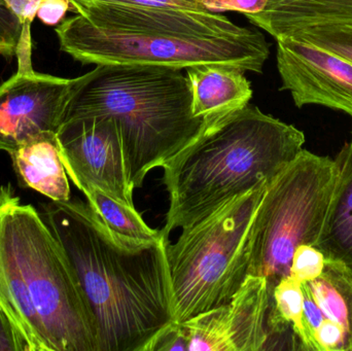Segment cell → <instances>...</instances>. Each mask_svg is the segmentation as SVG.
<instances>
[{
	"instance_id": "cell-1",
	"label": "cell",
	"mask_w": 352,
	"mask_h": 351,
	"mask_svg": "<svg viewBox=\"0 0 352 351\" xmlns=\"http://www.w3.org/2000/svg\"><path fill=\"white\" fill-rule=\"evenodd\" d=\"M41 218L65 253L96 319L99 351H150L175 321L169 239L109 229L78 198L43 204Z\"/></svg>"
},
{
	"instance_id": "cell-2",
	"label": "cell",
	"mask_w": 352,
	"mask_h": 351,
	"mask_svg": "<svg viewBox=\"0 0 352 351\" xmlns=\"http://www.w3.org/2000/svg\"><path fill=\"white\" fill-rule=\"evenodd\" d=\"M0 305L23 351H99L76 272L39 212L10 185L0 187Z\"/></svg>"
},
{
	"instance_id": "cell-3",
	"label": "cell",
	"mask_w": 352,
	"mask_h": 351,
	"mask_svg": "<svg viewBox=\"0 0 352 351\" xmlns=\"http://www.w3.org/2000/svg\"><path fill=\"white\" fill-rule=\"evenodd\" d=\"M295 126L254 105L207 124L162 168L169 208L163 235L188 228L239 196L276 179L304 150Z\"/></svg>"
},
{
	"instance_id": "cell-4",
	"label": "cell",
	"mask_w": 352,
	"mask_h": 351,
	"mask_svg": "<svg viewBox=\"0 0 352 351\" xmlns=\"http://www.w3.org/2000/svg\"><path fill=\"white\" fill-rule=\"evenodd\" d=\"M96 117L119 126L135 190L211 122L192 115L184 70L129 64L96 65L76 78L63 123Z\"/></svg>"
},
{
	"instance_id": "cell-5",
	"label": "cell",
	"mask_w": 352,
	"mask_h": 351,
	"mask_svg": "<svg viewBox=\"0 0 352 351\" xmlns=\"http://www.w3.org/2000/svg\"><path fill=\"white\" fill-rule=\"evenodd\" d=\"M269 183L184 229L175 243L167 242L175 323L228 302L250 276L254 222Z\"/></svg>"
},
{
	"instance_id": "cell-6",
	"label": "cell",
	"mask_w": 352,
	"mask_h": 351,
	"mask_svg": "<svg viewBox=\"0 0 352 351\" xmlns=\"http://www.w3.org/2000/svg\"><path fill=\"white\" fill-rule=\"evenodd\" d=\"M60 47L85 65L129 64L186 70L201 65H227L262 73L270 45L258 30L242 37H186L104 28L80 14L56 28Z\"/></svg>"
},
{
	"instance_id": "cell-7",
	"label": "cell",
	"mask_w": 352,
	"mask_h": 351,
	"mask_svg": "<svg viewBox=\"0 0 352 351\" xmlns=\"http://www.w3.org/2000/svg\"><path fill=\"white\" fill-rule=\"evenodd\" d=\"M336 162L306 150L273 179L258 205L250 275L266 278L274 288L289 276L298 247H316L336 183Z\"/></svg>"
},
{
	"instance_id": "cell-8",
	"label": "cell",
	"mask_w": 352,
	"mask_h": 351,
	"mask_svg": "<svg viewBox=\"0 0 352 351\" xmlns=\"http://www.w3.org/2000/svg\"><path fill=\"white\" fill-rule=\"evenodd\" d=\"M60 156L74 185H96L135 206L123 138L115 120L89 117L66 122L57 133Z\"/></svg>"
},
{
	"instance_id": "cell-9",
	"label": "cell",
	"mask_w": 352,
	"mask_h": 351,
	"mask_svg": "<svg viewBox=\"0 0 352 351\" xmlns=\"http://www.w3.org/2000/svg\"><path fill=\"white\" fill-rule=\"evenodd\" d=\"M76 84L34 70L16 71L0 86V150L57 134Z\"/></svg>"
},
{
	"instance_id": "cell-10",
	"label": "cell",
	"mask_w": 352,
	"mask_h": 351,
	"mask_svg": "<svg viewBox=\"0 0 352 351\" xmlns=\"http://www.w3.org/2000/svg\"><path fill=\"white\" fill-rule=\"evenodd\" d=\"M273 286L250 275L228 302L180 324L188 351L268 350V315Z\"/></svg>"
},
{
	"instance_id": "cell-11",
	"label": "cell",
	"mask_w": 352,
	"mask_h": 351,
	"mask_svg": "<svg viewBox=\"0 0 352 351\" xmlns=\"http://www.w3.org/2000/svg\"><path fill=\"white\" fill-rule=\"evenodd\" d=\"M275 41L280 91H287L299 109L322 105L352 119L351 62L292 36Z\"/></svg>"
},
{
	"instance_id": "cell-12",
	"label": "cell",
	"mask_w": 352,
	"mask_h": 351,
	"mask_svg": "<svg viewBox=\"0 0 352 351\" xmlns=\"http://www.w3.org/2000/svg\"><path fill=\"white\" fill-rule=\"evenodd\" d=\"M70 10L99 27L162 33L186 37H242L256 29L244 28L223 14L188 12L96 0H72Z\"/></svg>"
},
{
	"instance_id": "cell-13",
	"label": "cell",
	"mask_w": 352,
	"mask_h": 351,
	"mask_svg": "<svg viewBox=\"0 0 352 351\" xmlns=\"http://www.w3.org/2000/svg\"><path fill=\"white\" fill-rule=\"evenodd\" d=\"M194 117L213 121L250 104L254 91L245 71L234 66L201 65L184 70Z\"/></svg>"
},
{
	"instance_id": "cell-14",
	"label": "cell",
	"mask_w": 352,
	"mask_h": 351,
	"mask_svg": "<svg viewBox=\"0 0 352 351\" xmlns=\"http://www.w3.org/2000/svg\"><path fill=\"white\" fill-rule=\"evenodd\" d=\"M337 177L320 238L327 263L352 278V140L337 157Z\"/></svg>"
},
{
	"instance_id": "cell-15",
	"label": "cell",
	"mask_w": 352,
	"mask_h": 351,
	"mask_svg": "<svg viewBox=\"0 0 352 351\" xmlns=\"http://www.w3.org/2000/svg\"><path fill=\"white\" fill-rule=\"evenodd\" d=\"M244 16L277 39L308 27L352 26V0H270L263 12Z\"/></svg>"
},
{
	"instance_id": "cell-16",
	"label": "cell",
	"mask_w": 352,
	"mask_h": 351,
	"mask_svg": "<svg viewBox=\"0 0 352 351\" xmlns=\"http://www.w3.org/2000/svg\"><path fill=\"white\" fill-rule=\"evenodd\" d=\"M10 155L23 188L34 190L51 201L70 199L69 181L60 156L57 134L33 140Z\"/></svg>"
},
{
	"instance_id": "cell-17",
	"label": "cell",
	"mask_w": 352,
	"mask_h": 351,
	"mask_svg": "<svg viewBox=\"0 0 352 351\" xmlns=\"http://www.w3.org/2000/svg\"><path fill=\"white\" fill-rule=\"evenodd\" d=\"M302 290L316 305L322 324L343 330L352 351V278L326 262L324 272L316 280L302 284Z\"/></svg>"
},
{
	"instance_id": "cell-18",
	"label": "cell",
	"mask_w": 352,
	"mask_h": 351,
	"mask_svg": "<svg viewBox=\"0 0 352 351\" xmlns=\"http://www.w3.org/2000/svg\"><path fill=\"white\" fill-rule=\"evenodd\" d=\"M76 187L86 196L87 201L102 222L115 232L142 240H157L165 237L162 231L155 230L146 224L135 206L109 195L96 185L80 183Z\"/></svg>"
},
{
	"instance_id": "cell-19",
	"label": "cell",
	"mask_w": 352,
	"mask_h": 351,
	"mask_svg": "<svg viewBox=\"0 0 352 351\" xmlns=\"http://www.w3.org/2000/svg\"><path fill=\"white\" fill-rule=\"evenodd\" d=\"M289 36L311 43L352 63V26L322 25L308 27Z\"/></svg>"
},
{
	"instance_id": "cell-20",
	"label": "cell",
	"mask_w": 352,
	"mask_h": 351,
	"mask_svg": "<svg viewBox=\"0 0 352 351\" xmlns=\"http://www.w3.org/2000/svg\"><path fill=\"white\" fill-rule=\"evenodd\" d=\"M326 259L324 253L314 245L297 247L292 259L289 276L300 284L316 280L324 272Z\"/></svg>"
},
{
	"instance_id": "cell-21",
	"label": "cell",
	"mask_w": 352,
	"mask_h": 351,
	"mask_svg": "<svg viewBox=\"0 0 352 351\" xmlns=\"http://www.w3.org/2000/svg\"><path fill=\"white\" fill-rule=\"evenodd\" d=\"M22 21L0 0V54L6 57L16 56L23 33Z\"/></svg>"
},
{
	"instance_id": "cell-22",
	"label": "cell",
	"mask_w": 352,
	"mask_h": 351,
	"mask_svg": "<svg viewBox=\"0 0 352 351\" xmlns=\"http://www.w3.org/2000/svg\"><path fill=\"white\" fill-rule=\"evenodd\" d=\"M203 8L213 14H223L227 12H241L246 14H256L263 12L270 0H199Z\"/></svg>"
},
{
	"instance_id": "cell-23",
	"label": "cell",
	"mask_w": 352,
	"mask_h": 351,
	"mask_svg": "<svg viewBox=\"0 0 352 351\" xmlns=\"http://www.w3.org/2000/svg\"><path fill=\"white\" fill-rule=\"evenodd\" d=\"M188 351V340L184 327L173 323L155 340L150 351Z\"/></svg>"
},
{
	"instance_id": "cell-24",
	"label": "cell",
	"mask_w": 352,
	"mask_h": 351,
	"mask_svg": "<svg viewBox=\"0 0 352 351\" xmlns=\"http://www.w3.org/2000/svg\"><path fill=\"white\" fill-rule=\"evenodd\" d=\"M22 21L23 33L20 43H32L31 24L36 18L37 10L43 0H2Z\"/></svg>"
},
{
	"instance_id": "cell-25",
	"label": "cell",
	"mask_w": 352,
	"mask_h": 351,
	"mask_svg": "<svg viewBox=\"0 0 352 351\" xmlns=\"http://www.w3.org/2000/svg\"><path fill=\"white\" fill-rule=\"evenodd\" d=\"M70 10L69 0H43L36 16L47 26H58Z\"/></svg>"
},
{
	"instance_id": "cell-26",
	"label": "cell",
	"mask_w": 352,
	"mask_h": 351,
	"mask_svg": "<svg viewBox=\"0 0 352 351\" xmlns=\"http://www.w3.org/2000/svg\"><path fill=\"white\" fill-rule=\"evenodd\" d=\"M0 351H23L14 328L0 305Z\"/></svg>"
}]
</instances>
